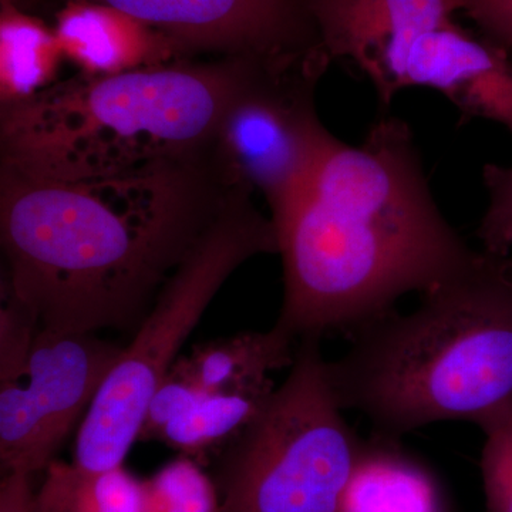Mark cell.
Wrapping results in <instances>:
<instances>
[{
  "mask_svg": "<svg viewBox=\"0 0 512 512\" xmlns=\"http://www.w3.org/2000/svg\"><path fill=\"white\" fill-rule=\"evenodd\" d=\"M225 194L202 151L84 180L0 168L2 285L40 329L136 332Z\"/></svg>",
  "mask_w": 512,
  "mask_h": 512,
  "instance_id": "6da1fadb",
  "label": "cell"
},
{
  "mask_svg": "<svg viewBox=\"0 0 512 512\" xmlns=\"http://www.w3.org/2000/svg\"><path fill=\"white\" fill-rule=\"evenodd\" d=\"M274 224L284 265L275 326L296 342L352 335L477 252L440 211L412 128L394 116L357 146L339 140Z\"/></svg>",
  "mask_w": 512,
  "mask_h": 512,
  "instance_id": "7a4b0ae2",
  "label": "cell"
},
{
  "mask_svg": "<svg viewBox=\"0 0 512 512\" xmlns=\"http://www.w3.org/2000/svg\"><path fill=\"white\" fill-rule=\"evenodd\" d=\"M326 375L343 410L402 439L441 421H478L512 399V252L477 251L423 293L352 333Z\"/></svg>",
  "mask_w": 512,
  "mask_h": 512,
  "instance_id": "3957f363",
  "label": "cell"
},
{
  "mask_svg": "<svg viewBox=\"0 0 512 512\" xmlns=\"http://www.w3.org/2000/svg\"><path fill=\"white\" fill-rule=\"evenodd\" d=\"M261 59L188 60L56 82L2 107V167L52 180L116 177L201 153Z\"/></svg>",
  "mask_w": 512,
  "mask_h": 512,
  "instance_id": "277c9868",
  "label": "cell"
},
{
  "mask_svg": "<svg viewBox=\"0 0 512 512\" xmlns=\"http://www.w3.org/2000/svg\"><path fill=\"white\" fill-rule=\"evenodd\" d=\"M268 254H279L274 221L252 195L227 191L104 380L77 430L74 464L92 471L124 466L148 404L214 296L239 266Z\"/></svg>",
  "mask_w": 512,
  "mask_h": 512,
  "instance_id": "5b68a950",
  "label": "cell"
},
{
  "mask_svg": "<svg viewBox=\"0 0 512 512\" xmlns=\"http://www.w3.org/2000/svg\"><path fill=\"white\" fill-rule=\"evenodd\" d=\"M343 412L319 340H299L285 382L215 457L221 512H342L362 444Z\"/></svg>",
  "mask_w": 512,
  "mask_h": 512,
  "instance_id": "8992f818",
  "label": "cell"
},
{
  "mask_svg": "<svg viewBox=\"0 0 512 512\" xmlns=\"http://www.w3.org/2000/svg\"><path fill=\"white\" fill-rule=\"evenodd\" d=\"M332 62L323 49L262 60L202 148L218 184L264 198L274 222L339 141L316 107L318 84Z\"/></svg>",
  "mask_w": 512,
  "mask_h": 512,
  "instance_id": "52a82bcc",
  "label": "cell"
},
{
  "mask_svg": "<svg viewBox=\"0 0 512 512\" xmlns=\"http://www.w3.org/2000/svg\"><path fill=\"white\" fill-rule=\"evenodd\" d=\"M123 350L96 333L39 330L26 373L28 384H0L3 474L33 476L56 460Z\"/></svg>",
  "mask_w": 512,
  "mask_h": 512,
  "instance_id": "ba28073f",
  "label": "cell"
},
{
  "mask_svg": "<svg viewBox=\"0 0 512 512\" xmlns=\"http://www.w3.org/2000/svg\"><path fill=\"white\" fill-rule=\"evenodd\" d=\"M133 16L185 53L281 59L323 49L312 0H89ZM325 50V49H323Z\"/></svg>",
  "mask_w": 512,
  "mask_h": 512,
  "instance_id": "9c48e42d",
  "label": "cell"
},
{
  "mask_svg": "<svg viewBox=\"0 0 512 512\" xmlns=\"http://www.w3.org/2000/svg\"><path fill=\"white\" fill-rule=\"evenodd\" d=\"M409 87L443 94L460 114V124L493 121L512 136L511 55L457 23L413 40L394 74L393 97Z\"/></svg>",
  "mask_w": 512,
  "mask_h": 512,
  "instance_id": "30bf717a",
  "label": "cell"
},
{
  "mask_svg": "<svg viewBox=\"0 0 512 512\" xmlns=\"http://www.w3.org/2000/svg\"><path fill=\"white\" fill-rule=\"evenodd\" d=\"M323 49L350 59L369 77L380 103L393 99L392 82L413 40L453 25L458 0H312Z\"/></svg>",
  "mask_w": 512,
  "mask_h": 512,
  "instance_id": "8fae6325",
  "label": "cell"
},
{
  "mask_svg": "<svg viewBox=\"0 0 512 512\" xmlns=\"http://www.w3.org/2000/svg\"><path fill=\"white\" fill-rule=\"evenodd\" d=\"M275 389L202 392L168 370L148 404L138 441H160L181 456L207 463L247 429Z\"/></svg>",
  "mask_w": 512,
  "mask_h": 512,
  "instance_id": "7c38bea8",
  "label": "cell"
},
{
  "mask_svg": "<svg viewBox=\"0 0 512 512\" xmlns=\"http://www.w3.org/2000/svg\"><path fill=\"white\" fill-rule=\"evenodd\" d=\"M55 33L64 59L86 76H114L185 60L187 53L160 30L103 3L69 0Z\"/></svg>",
  "mask_w": 512,
  "mask_h": 512,
  "instance_id": "4fadbf2b",
  "label": "cell"
},
{
  "mask_svg": "<svg viewBox=\"0 0 512 512\" xmlns=\"http://www.w3.org/2000/svg\"><path fill=\"white\" fill-rule=\"evenodd\" d=\"M342 512H453L446 488L402 439L362 440Z\"/></svg>",
  "mask_w": 512,
  "mask_h": 512,
  "instance_id": "5bb4252c",
  "label": "cell"
},
{
  "mask_svg": "<svg viewBox=\"0 0 512 512\" xmlns=\"http://www.w3.org/2000/svg\"><path fill=\"white\" fill-rule=\"evenodd\" d=\"M296 340L274 325L265 332H245L210 340L180 356L170 370L208 393H244L274 389L271 373L291 367Z\"/></svg>",
  "mask_w": 512,
  "mask_h": 512,
  "instance_id": "9a60e30c",
  "label": "cell"
},
{
  "mask_svg": "<svg viewBox=\"0 0 512 512\" xmlns=\"http://www.w3.org/2000/svg\"><path fill=\"white\" fill-rule=\"evenodd\" d=\"M64 59L55 30L2 0L0 13V106L32 99L57 82Z\"/></svg>",
  "mask_w": 512,
  "mask_h": 512,
  "instance_id": "2e32d148",
  "label": "cell"
},
{
  "mask_svg": "<svg viewBox=\"0 0 512 512\" xmlns=\"http://www.w3.org/2000/svg\"><path fill=\"white\" fill-rule=\"evenodd\" d=\"M35 512H146V483L124 466L92 471L55 460L35 491Z\"/></svg>",
  "mask_w": 512,
  "mask_h": 512,
  "instance_id": "e0dca14e",
  "label": "cell"
},
{
  "mask_svg": "<svg viewBox=\"0 0 512 512\" xmlns=\"http://www.w3.org/2000/svg\"><path fill=\"white\" fill-rule=\"evenodd\" d=\"M144 483L146 512H221L214 478L194 458H175Z\"/></svg>",
  "mask_w": 512,
  "mask_h": 512,
  "instance_id": "ac0fdd59",
  "label": "cell"
},
{
  "mask_svg": "<svg viewBox=\"0 0 512 512\" xmlns=\"http://www.w3.org/2000/svg\"><path fill=\"white\" fill-rule=\"evenodd\" d=\"M476 426L484 436L480 473L485 511L512 512V399Z\"/></svg>",
  "mask_w": 512,
  "mask_h": 512,
  "instance_id": "d6986e66",
  "label": "cell"
},
{
  "mask_svg": "<svg viewBox=\"0 0 512 512\" xmlns=\"http://www.w3.org/2000/svg\"><path fill=\"white\" fill-rule=\"evenodd\" d=\"M39 330V322L33 312L2 285L0 384L20 383L26 377Z\"/></svg>",
  "mask_w": 512,
  "mask_h": 512,
  "instance_id": "ffe728a7",
  "label": "cell"
},
{
  "mask_svg": "<svg viewBox=\"0 0 512 512\" xmlns=\"http://www.w3.org/2000/svg\"><path fill=\"white\" fill-rule=\"evenodd\" d=\"M483 181L488 205L476 231L483 251L507 255L512 251V164H485Z\"/></svg>",
  "mask_w": 512,
  "mask_h": 512,
  "instance_id": "44dd1931",
  "label": "cell"
},
{
  "mask_svg": "<svg viewBox=\"0 0 512 512\" xmlns=\"http://www.w3.org/2000/svg\"><path fill=\"white\" fill-rule=\"evenodd\" d=\"M460 12L480 30V36L512 53V0H458Z\"/></svg>",
  "mask_w": 512,
  "mask_h": 512,
  "instance_id": "7402d4cb",
  "label": "cell"
},
{
  "mask_svg": "<svg viewBox=\"0 0 512 512\" xmlns=\"http://www.w3.org/2000/svg\"><path fill=\"white\" fill-rule=\"evenodd\" d=\"M0 512H35L32 476L22 473L3 474L0 483Z\"/></svg>",
  "mask_w": 512,
  "mask_h": 512,
  "instance_id": "603a6c76",
  "label": "cell"
},
{
  "mask_svg": "<svg viewBox=\"0 0 512 512\" xmlns=\"http://www.w3.org/2000/svg\"><path fill=\"white\" fill-rule=\"evenodd\" d=\"M12 2H15V3H16V2H18V0H12Z\"/></svg>",
  "mask_w": 512,
  "mask_h": 512,
  "instance_id": "cb8c5ba5",
  "label": "cell"
}]
</instances>
